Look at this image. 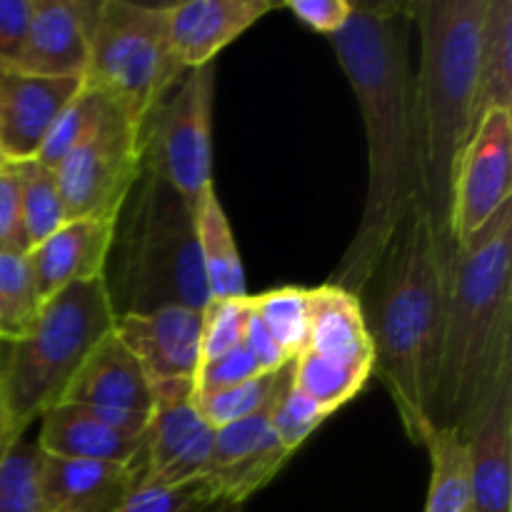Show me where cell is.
<instances>
[{
  "mask_svg": "<svg viewBox=\"0 0 512 512\" xmlns=\"http://www.w3.org/2000/svg\"><path fill=\"white\" fill-rule=\"evenodd\" d=\"M408 3H355L353 18L330 38L353 88L368 143V193L348 250L328 283L363 300L400 225L420 198L413 123Z\"/></svg>",
  "mask_w": 512,
  "mask_h": 512,
  "instance_id": "cell-1",
  "label": "cell"
},
{
  "mask_svg": "<svg viewBox=\"0 0 512 512\" xmlns=\"http://www.w3.org/2000/svg\"><path fill=\"white\" fill-rule=\"evenodd\" d=\"M510 380L512 200L450 265L433 428H450L468 440Z\"/></svg>",
  "mask_w": 512,
  "mask_h": 512,
  "instance_id": "cell-2",
  "label": "cell"
},
{
  "mask_svg": "<svg viewBox=\"0 0 512 512\" xmlns=\"http://www.w3.org/2000/svg\"><path fill=\"white\" fill-rule=\"evenodd\" d=\"M450 265L453 260L440 245L423 200H418L368 285L373 305L365 310V320L375 350L373 375L388 390L405 435L415 445H423L435 430L430 410Z\"/></svg>",
  "mask_w": 512,
  "mask_h": 512,
  "instance_id": "cell-3",
  "label": "cell"
},
{
  "mask_svg": "<svg viewBox=\"0 0 512 512\" xmlns=\"http://www.w3.org/2000/svg\"><path fill=\"white\" fill-rule=\"evenodd\" d=\"M485 8L488 0L408 3L418 30L413 123L420 198L450 260H455L448 230L455 170L478 125V43Z\"/></svg>",
  "mask_w": 512,
  "mask_h": 512,
  "instance_id": "cell-4",
  "label": "cell"
},
{
  "mask_svg": "<svg viewBox=\"0 0 512 512\" xmlns=\"http://www.w3.org/2000/svg\"><path fill=\"white\" fill-rule=\"evenodd\" d=\"M103 283L115 320L168 305L205 310L210 300L195 208L148 170L115 218Z\"/></svg>",
  "mask_w": 512,
  "mask_h": 512,
  "instance_id": "cell-5",
  "label": "cell"
},
{
  "mask_svg": "<svg viewBox=\"0 0 512 512\" xmlns=\"http://www.w3.org/2000/svg\"><path fill=\"white\" fill-rule=\"evenodd\" d=\"M113 330L108 290L95 278L50 298L25 333L0 343V458L35 420L63 403L88 355Z\"/></svg>",
  "mask_w": 512,
  "mask_h": 512,
  "instance_id": "cell-6",
  "label": "cell"
},
{
  "mask_svg": "<svg viewBox=\"0 0 512 512\" xmlns=\"http://www.w3.org/2000/svg\"><path fill=\"white\" fill-rule=\"evenodd\" d=\"M183 75L170 48L165 3L100 0L85 85L105 95L140 130L155 103Z\"/></svg>",
  "mask_w": 512,
  "mask_h": 512,
  "instance_id": "cell-7",
  "label": "cell"
},
{
  "mask_svg": "<svg viewBox=\"0 0 512 512\" xmlns=\"http://www.w3.org/2000/svg\"><path fill=\"white\" fill-rule=\"evenodd\" d=\"M215 65L188 70L140 125L143 170L168 183L190 208L213 185Z\"/></svg>",
  "mask_w": 512,
  "mask_h": 512,
  "instance_id": "cell-8",
  "label": "cell"
},
{
  "mask_svg": "<svg viewBox=\"0 0 512 512\" xmlns=\"http://www.w3.org/2000/svg\"><path fill=\"white\" fill-rule=\"evenodd\" d=\"M65 220H115L143 173L140 130L110 105L93 133L53 168Z\"/></svg>",
  "mask_w": 512,
  "mask_h": 512,
  "instance_id": "cell-9",
  "label": "cell"
},
{
  "mask_svg": "<svg viewBox=\"0 0 512 512\" xmlns=\"http://www.w3.org/2000/svg\"><path fill=\"white\" fill-rule=\"evenodd\" d=\"M512 200V110H490L460 155L450 200V245L458 253Z\"/></svg>",
  "mask_w": 512,
  "mask_h": 512,
  "instance_id": "cell-10",
  "label": "cell"
},
{
  "mask_svg": "<svg viewBox=\"0 0 512 512\" xmlns=\"http://www.w3.org/2000/svg\"><path fill=\"white\" fill-rule=\"evenodd\" d=\"M213 443L215 430L195 408L193 383L155 388L138 485H183L208 478Z\"/></svg>",
  "mask_w": 512,
  "mask_h": 512,
  "instance_id": "cell-11",
  "label": "cell"
},
{
  "mask_svg": "<svg viewBox=\"0 0 512 512\" xmlns=\"http://www.w3.org/2000/svg\"><path fill=\"white\" fill-rule=\"evenodd\" d=\"M63 403L83 405L120 433L145 438L155 408V390L143 368L115 335H105L70 383Z\"/></svg>",
  "mask_w": 512,
  "mask_h": 512,
  "instance_id": "cell-12",
  "label": "cell"
},
{
  "mask_svg": "<svg viewBox=\"0 0 512 512\" xmlns=\"http://www.w3.org/2000/svg\"><path fill=\"white\" fill-rule=\"evenodd\" d=\"M115 335L135 355L150 388L193 383L200 368L203 310L168 305L115 320Z\"/></svg>",
  "mask_w": 512,
  "mask_h": 512,
  "instance_id": "cell-13",
  "label": "cell"
},
{
  "mask_svg": "<svg viewBox=\"0 0 512 512\" xmlns=\"http://www.w3.org/2000/svg\"><path fill=\"white\" fill-rule=\"evenodd\" d=\"M278 395H275V400H278ZM275 400L258 413L215 430L213 463H210L208 480L220 500L243 505L258 490L273 483L275 475L295 455L280 443L273 425H270Z\"/></svg>",
  "mask_w": 512,
  "mask_h": 512,
  "instance_id": "cell-14",
  "label": "cell"
},
{
  "mask_svg": "<svg viewBox=\"0 0 512 512\" xmlns=\"http://www.w3.org/2000/svg\"><path fill=\"white\" fill-rule=\"evenodd\" d=\"M100 0H35L13 68L40 78H85Z\"/></svg>",
  "mask_w": 512,
  "mask_h": 512,
  "instance_id": "cell-15",
  "label": "cell"
},
{
  "mask_svg": "<svg viewBox=\"0 0 512 512\" xmlns=\"http://www.w3.org/2000/svg\"><path fill=\"white\" fill-rule=\"evenodd\" d=\"M83 83V78H40L0 65V153L8 163L35 160L55 118Z\"/></svg>",
  "mask_w": 512,
  "mask_h": 512,
  "instance_id": "cell-16",
  "label": "cell"
},
{
  "mask_svg": "<svg viewBox=\"0 0 512 512\" xmlns=\"http://www.w3.org/2000/svg\"><path fill=\"white\" fill-rule=\"evenodd\" d=\"M278 8L270 0H183L165 3L168 38L180 68L215 65L230 43Z\"/></svg>",
  "mask_w": 512,
  "mask_h": 512,
  "instance_id": "cell-17",
  "label": "cell"
},
{
  "mask_svg": "<svg viewBox=\"0 0 512 512\" xmlns=\"http://www.w3.org/2000/svg\"><path fill=\"white\" fill-rule=\"evenodd\" d=\"M113 225L115 220H68L25 253L40 303L45 305L70 285L103 278Z\"/></svg>",
  "mask_w": 512,
  "mask_h": 512,
  "instance_id": "cell-18",
  "label": "cell"
},
{
  "mask_svg": "<svg viewBox=\"0 0 512 512\" xmlns=\"http://www.w3.org/2000/svg\"><path fill=\"white\" fill-rule=\"evenodd\" d=\"M145 438L120 433L83 405L60 403L40 418V433L35 443L50 458L143 465Z\"/></svg>",
  "mask_w": 512,
  "mask_h": 512,
  "instance_id": "cell-19",
  "label": "cell"
},
{
  "mask_svg": "<svg viewBox=\"0 0 512 512\" xmlns=\"http://www.w3.org/2000/svg\"><path fill=\"white\" fill-rule=\"evenodd\" d=\"M143 465L50 458L43 453V498L48 512H113L135 490Z\"/></svg>",
  "mask_w": 512,
  "mask_h": 512,
  "instance_id": "cell-20",
  "label": "cell"
},
{
  "mask_svg": "<svg viewBox=\"0 0 512 512\" xmlns=\"http://www.w3.org/2000/svg\"><path fill=\"white\" fill-rule=\"evenodd\" d=\"M470 512H512V380L468 438Z\"/></svg>",
  "mask_w": 512,
  "mask_h": 512,
  "instance_id": "cell-21",
  "label": "cell"
},
{
  "mask_svg": "<svg viewBox=\"0 0 512 512\" xmlns=\"http://www.w3.org/2000/svg\"><path fill=\"white\" fill-rule=\"evenodd\" d=\"M305 350L338 363L373 368L375 350L363 300L333 283L310 288V333Z\"/></svg>",
  "mask_w": 512,
  "mask_h": 512,
  "instance_id": "cell-22",
  "label": "cell"
},
{
  "mask_svg": "<svg viewBox=\"0 0 512 512\" xmlns=\"http://www.w3.org/2000/svg\"><path fill=\"white\" fill-rule=\"evenodd\" d=\"M195 230H198L200 265H203L210 300L245 298L248 288H245L243 258L215 188H210L195 208Z\"/></svg>",
  "mask_w": 512,
  "mask_h": 512,
  "instance_id": "cell-23",
  "label": "cell"
},
{
  "mask_svg": "<svg viewBox=\"0 0 512 512\" xmlns=\"http://www.w3.org/2000/svg\"><path fill=\"white\" fill-rule=\"evenodd\" d=\"M512 110V0H488L478 43V123Z\"/></svg>",
  "mask_w": 512,
  "mask_h": 512,
  "instance_id": "cell-24",
  "label": "cell"
},
{
  "mask_svg": "<svg viewBox=\"0 0 512 512\" xmlns=\"http://www.w3.org/2000/svg\"><path fill=\"white\" fill-rule=\"evenodd\" d=\"M430 455V483L423 512H470L468 440L435 428L423 443Z\"/></svg>",
  "mask_w": 512,
  "mask_h": 512,
  "instance_id": "cell-25",
  "label": "cell"
},
{
  "mask_svg": "<svg viewBox=\"0 0 512 512\" xmlns=\"http://www.w3.org/2000/svg\"><path fill=\"white\" fill-rule=\"evenodd\" d=\"M370 375H373L370 365L338 363V360L320 358L310 350H303L293 360V380L290 383L305 398L313 400L320 410L333 415L368 385Z\"/></svg>",
  "mask_w": 512,
  "mask_h": 512,
  "instance_id": "cell-26",
  "label": "cell"
},
{
  "mask_svg": "<svg viewBox=\"0 0 512 512\" xmlns=\"http://www.w3.org/2000/svg\"><path fill=\"white\" fill-rule=\"evenodd\" d=\"M250 313L258 318L290 360L308 348L310 333V288L285 285L250 295Z\"/></svg>",
  "mask_w": 512,
  "mask_h": 512,
  "instance_id": "cell-27",
  "label": "cell"
},
{
  "mask_svg": "<svg viewBox=\"0 0 512 512\" xmlns=\"http://www.w3.org/2000/svg\"><path fill=\"white\" fill-rule=\"evenodd\" d=\"M13 165L15 173H18L20 213H23L25 240H28L30 250L33 245L50 238L68 220H65L63 200H60L53 168L38 163V160H25V163Z\"/></svg>",
  "mask_w": 512,
  "mask_h": 512,
  "instance_id": "cell-28",
  "label": "cell"
},
{
  "mask_svg": "<svg viewBox=\"0 0 512 512\" xmlns=\"http://www.w3.org/2000/svg\"><path fill=\"white\" fill-rule=\"evenodd\" d=\"M0 512H48L43 498V450L20 438L0 458Z\"/></svg>",
  "mask_w": 512,
  "mask_h": 512,
  "instance_id": "cell-29",
  "label": "cell"
},
{
  "mask_svg": "<svg viewBox=\"0 0 512 512\" xmlns=\"http://www.w3.org/2000/svg\"><path fill=\"white\" fill-rule=\"evenodd\" d=\"M293 378V363L285 365L283 370L270 375H260V378L248 380L243 385H235V388L220 390V393L203 395V398H193L195 408L203 415L205 423L213 430L225 428V425H233L238 420L248 418V415L258 413L265 405H270L275 400V395L285 388Z\"/></svg>",
  "mask_w": 512,
  "mask_h": 512,
  "instance_id": "cell-30",
  "label": "cell"
},
{
  "mask_svg": "<svg viewBox=\"0 0 512 512\" xmlns=\"http://www.w3.org/2000/svg\"><path fill=\"white\" fill-rule=\"evenodd\" d=\"M110 105L113 103H110L105 95H100L98 90L83 83L78 95H75V98L60 110L58 118H55L53 128L45 135L35 160L48 165V168H55L75 145L83 143V140L93 133V128L103 120V115L108 113Z\"/></svg>",
  "mask_w": 512,
  "mask_h": 512,
  "instance_id": "cell-31",
  "label": "cell"
},
{
  "mask_svg": "<svg viewBox=\"0 0 512 512\" xmlns=\"http://www.w3.org/2000/svg\"><path fill=\"white\" fill-rule=\"evenodd\" d=\"M40 295L25 255L0 253V325L8 338H18L38 318Z\"/></svg>",
  "mask_w": 512,
  "mask_h": 512,
  "instance_id": "cell-32",
  "label": "cell"
},
{
  "mask_svg": "<svg viewBox=\"0 0 512 512\" xmlns=\"http://www.w3.org/2000/svg\"><path fill=\"white\" fill-rule=\"evenodd\" d=\"M218 500L208 478L183 485H135L113 512H205Z\"/></svg>",
  "mask_w": 512,
  "mask_h": 512,
  "instance_id": "cell-33",
  "label": "cell"
},
{
  "mask_svg": "<svg viewBox=\"0 0 512 512\" xmlns=\"http://www.w3.org/2000/svg\"><path fill=\"white\" fill-rule=\"evenodd\" d=\"M250 318V295L233 300H208L203 310L200 363L230 353L243 345L245 325Z\"/></svg>",
  "mask_w": 512,
  "mask_h": 512,
  "instance_id": "cell-34",
  "label": "cell"
},
{
  "mask_svg": "<svg viewBox=\"0 0 512 512\" xmlns=\"http://www.w3.org/2000/svg\"><path fill=\"white\" fill-rule=\"evenodd\" d=\"M328 418L330 415L325 413V410H320L318 405L310 398H305L293 383H288L283 388V393L278 395V400H275L273 413H270V425H273L280 443H283L290 453H295V450H298Z\"/></svg>",
  "mask_w": 512,
  "mask_h": 512,
  "instance_id": "cell-35",
  "label": "cell"
},
{
  "mask_svg": "<svg viewBox=\"0 0 512 512\" xmlns=\"http://www.w3.org/2000/svg\"><path fill=\"white\" fill-rule=\"evenodd\" d=\"M260 375L263 373L258 370L248 348L238 345L230 353L200 363L193 380V398H203V395H213L220 393V390L235 388V385H243L248 380L260 378Z\"/></svg>",
  "mask_w": 512,
  "mask_h": 512,
  "instance_id": "cell-36",
  "label": "cell"
},
{
  "mask_svg": "<svg viewBox=\"0 0 512 512\" xmlns=\"http://www.w3.org/2000/svg\"><path fill=\"white\" fill-rule=\"evenodd\" d=\"M0 253H28L20 213V183L13 163L0 168Z\"/></svg>",
  "mask_w": 512,
  "mask_h": 512,
  "instance_id": "cell-37",
  "label": "cell"
},
{
  "mask_svg": "<svg viewBox=\"0 0 512 512\" xmlns=\"http://www.w3.org/2000/svg\"><path fill=\"white\" fill-rule=\"evenodd\" d=\"M283 8L305 28L333 38L353 18L355 0H288Z\"/></svg>",
  "mask_w": 512,
  "mask_h": 512,
  "instance_id": "cell-38",
  "label": "cell"
},
{
  "mask_svg": "<svg viewBox=\"0 0 512 512\" xmlns=\"http://www.w3.org/2000/svg\"><path fill=\"white\" fill-rule=\"evenodd\" d=\"M35 0H0V65H15L28 35Z\"/></svg>",
  "mask_w": 512,
  "mask_h": 512,
  "instance_id": "cell-39",
  "label": "cell"
},
{
  "mask_svg": "<svg viewBox=\"0 0 512 512\" xmlns=\"http://www.w3.org/2000/svg\"><path fill=\"white\" fill-rule=\"evenodd\" d=\"M243 345L248 348V353L253 355L255 365H258V370L263 375L278 373V370H283L285 365L293 363V360L280 350V345L270 338L268 330L258 323V318H255L253 313H250L248 325H245Z\"/></svg>",
  "mask_w": 512,
  "mask_h": 512,
  "instance_id": "cell-40",
  "label": "cell"
},
{
  "mask_svg": "<svg viewBox=\"0 0 512 512\" xmlns=\"http://www.w3.org/2000/svg\"><path fill=\"white\" fill-rule=\"evenodd\" d=\"M205 512H243V505H235L230 500H218V503L210 505Z\"/></svg>",
  "mask_w": 512,
  "mask_h": 512,
  "instance_id": "cell-41",
  "label": "cell"
},
{
  "mask_svg": "<svg viewBox=\"0 0 512 512\" xmlns=\"http://www.w3.org/2000/svg\"><path fill=\"white\" fill-rule=\"evenodd\" d=\"M0 343H8V338H5V333H3V325H0Z\"/></svg>",
  "mask_w": 512,
  "mask_h": 512,
  "instance_id": "cell-42",
  "label": "cell"
},
{
  "mask_svg": "<svg viewBox=\"0 0 512 512\" xmlns=\"http://www.w3.org/2000/svg\"><path fill=\"white\" fill-rule=\"evenodd\" d=\"M3 165H8V160H5V155L0 153V168H3Z\"/></svg>",
  "mask_w": 512,
  "mask_h": 512,
  "instance_id": "cell-43",
  "label": "cell"
}]
</instances>
